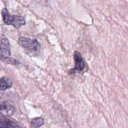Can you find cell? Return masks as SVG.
Returning <instances> with one entry per match:
<instances>
[{
  "instance_id": "obj_1",
  "label": "cell",
  "mask_w": 128,
  "mask_h": 128,
  "mask_svg": "<svg viewBox=\"0 0 128 128\" xmlns=\"http://www.w3.org/2000/svg\"><path fill=\"white\" fill-rule=\"evenodd\" d=\"M2 16L3 21L8 25H12L16 28L18 29L26 23L24 18L21 16L10 15L8 11L6 8L2 10Z\"/></svg>"
},
{
  "instance_id": "obj_2",
  "label": "cell",
  "mask_w": 128,
  "mask_h": 128,
  "mask_svg": "<svg viewBox=\"0 0 128 128\" xmlns=\"http://www.w3.org/2000/svg\"><path fill=\"white\" fill-rule=\"evenodd\" d=\"M18 42L22 48L32 52H38L40 50V44L36 40L21 37L19 38Z\"/></svg>"
},
{
  "instance_id": "obj_3",
  "label": "cell",
  "mask_w": 128,
  "mask_h": 128,
  "mask_svg": "<svg viewBox=\"0 0 128 128\" xmlns=\"http://www.w3.org/2000/svg\"><path fill=\"white\" fill-rule=\"evenodd\" d=\"M10 56H11V51H10V42L8 39H2L0 44V58L1 60L5 61L7 59L10 58Z\"/></svg>"
},
{
  "instance_id": "obj_4",
  "label": "cell",
  "mask_w": 128,
  "mask_h": 128,
  "mask_svg": "<svg viewBox=\"0 0 128 128\" xmlns=\"http://www.w3.org/2000/svg\"><path fill=\"white\" fill-rule=\"evenodd\" d=\"M15 108L12 104L4 99L0 98V114L4 116H10L14 114Z\"/></svg>"
},
{
  "instance_id": "obj_5",
  "label": "cell",
  "mask_w": 128,
  "mask_h": 128,
  "mask_svg": "<svg viewBox=\"0 0 128 128\" xmlns=\"http://www.w3.org/2000/svg\"><path fill=\"white\" fill-rule=\"evenodd\" d=\"M74 60L75 61V68L69 71V74H71L77 71H82L85 67L84 61L83 60V58L80 52H79L78 51H76L74 53Z\"/></svg>"
},
{
  "instance_id": "obj_6",
  "label": "cell",
  "mask_w": 128,
  "mask_h": 128,
  "mask_svg": "<svg viewBox=\"0 0 128 128\" xmlns=\"http://www.w3.org/2000/svg\"><path fill=\"white\" fill-rule=\"evenodd\" d=\"M0 128H20L12 120L7 118H0Z\"/></svg>"
},
{
  "instance_id": "obj_7",
  "label": "cell",
  "mask_w": 128,
  "mask_h": 128,
  "mask_svg": "<svg viewBox=\"0 0 128 128\" xmlns=\"http://www.w3.org/2000/svg\"><path fill=\"white\" fill-rule=\"evenodd\" d=\"M12 83L11 80L6 77L0 79V91H5L12 86Z\"/></svg>"
},
{
  "instance_id": "obj_8",
  "label": "cell",
  "mask_w": 128,
  "mask_h": 128,
  "mask_svg": "<svg viewBox=\"0 0 128 128\" xmlns=\"http://www.w3.org/2000/svg\"><path fill=\"white\" fill-rule=\"evenodd\" d=\"M44 119L42 118H36L31 121V126L34 128H39L44 124Z\"/></svg>"
}]
</instances>
